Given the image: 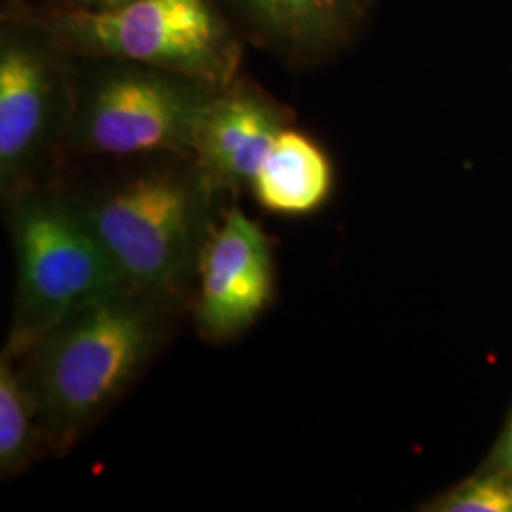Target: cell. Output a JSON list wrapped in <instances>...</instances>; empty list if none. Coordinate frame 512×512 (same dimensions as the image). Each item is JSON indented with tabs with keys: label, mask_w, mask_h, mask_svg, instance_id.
<instances>
[{
	"label": "cell",
	"mask_w": 512,
	"mask_h": 512,
	"mask_svg": "<svg viewBox=\"0 0 512 512\" xmlns=\"http://www.w3.org/2000/svg\"><path fill=\"white\" fill-rule=\"evenodd\" d=\"M179 306L124 289L18 353L50 454H67L143 376L169 338Z\"/></svg>",
	"instance_id": "obj_1"
},
{
	"label": "cell",
	"mask_w": 512,
	"mask_h": 512,
	"mask_svg": "<svg viewBox=\"0 0 512 512\" xmlns=\"http://www.w3.org/2000/svg\"><path fill=\"white\" fill-rule=\"evenodd\" d=\"M219 196L190 158H173L78 203L128 287L183 304Z\"/></svg>",
	"instance_id": "obj_2"
},
{
	"label": "cell",
	"mask_w": 512,
	"mask_h": 512,
	"mask_svg": "<svg viewBox=\"0 0 512 512\" xmlns=\"http://www.w3.org/2000/svg\"><path fill=\"white\" fill-rule=\"evenodd\" d=\"M6 202L16 255L14 319L6 344L16 353L74 313L131 289L78 200L38 183Z\"/></svg>",
	"instance_id": "obj_3"
},
{
	"label": "cell",
	"mask_w": 512,
	"mask_h": 512,
	"mask_svg": "<svg viewBox=\"0 0 512 512\" xmlns=\"http://www.w3.org/2000/svg\"><path fill=\"white\" fill-rule=\"evenodd\" d=\"M38 18L74 59L139 63L215 88L238 78L239 40L211 0H135L107 12L54 6Z\"/></svg>",
	"instance_id": "obj_4"
},
{
	"label": "cell",
	"mask_w": 512,
	"mask_h": 512,
	"mask_svg": "<svg viewBox=\"0 0 512 512\" xmlns=\"http://www.w3.org/2000/svg\"><path fill=\"white\" fill-rule=\"evenodd\" d=\"M84 61L92 67L74 71L65 150L109 158H190L198 116L215 86L139 63Z\"/></svg>",
	"instance_id": "obj_5"
},
{
	"label": "cell",
	"mask_w": 512,
	"mask_h": 512,
	"mask_svg": "<svg viewBox=\"0 0 512 512\" xmlns=\"http://www.w3.org/2000/svg\"><path fill=\"white\" fill-rule=\"evenodd\" d=\"M74 57L37 14H10L0 31V186L4 200L38 184L65 150Z\"/></svg>",
	"instance_id": "obj_6"
},
{
	"label": "cell",
	"mask_w": 512,
	"mask_h": 512,
	"mask_svg": "<svg viewBox=\"0 0 512 512\" xmlns=\"http://www.w3.org/2000/svg\"><path fill=\"white\" fill-rule=\"evenodd\" d=\"M274 245L238 203L222 209L203 241L188 306L203 340H238L275 298Z\"/></svg>",
	"instance_id": "obj_7"
},
{
	"label": "cell",
	"mask_w": 512,
	"mask_h": 512,
	"mask_svg": "<svg viewBox=\"0 0 512 512\" xmlns=\"http://www.w3.org/2000/svg\"><path fill=\"white\" fill-rule=\"evenodd\" d=\"M291 124V110L238 76L205 101L190 160L217 194L238 196L249 190L275 137Z\"/></svg>",
	"instance_id": "obj_8"
},
{
	"label": "cell",
	"mask_w": 512,
	"mask_h": 512,
	"mask_svg": "<svg viewBox=\"0 0 512 512\" xmlns=\"http://www.w3.org/2000/svg\"><path fill=\"white\" fill-rule=\"evenodd\" d=\"M256 42L281 61H323L355 35L368 0H224Z\"/></svg>",
	"instance_id": "obj_9"
},
{
	"label": "cell",
	"mask_w": 512,
	"mask_h": 512,
	"mask_svg": "<svg viewBox=\"0 0 512 512\" xmlns=\"http://www.w3.org/2000/svg\"><path fill=\"white\" fill-rule=\"evenodd\" d=\"M332 186L329 154L291 124L275 137L247 192L264 211L298 219L319 211L329 200Z\"/></svg>",
	"instance_id": "obj_10"
},
{
	"label": "cell",
	"mask_w": 512,
	"mask_h": 512,
	"mask_svg": "<svg viewBox=\"0 0 512 512\" xmlns=\"http://www.w3.org/2000/svg\"><path fill=\"white\" fill-rule=\"evenodd\" d=\"M48 452L37 403L18 353H0V476L12 480Z\"/></svg>",
	"instance_id": "obj_11"
},
{
	"label": "cell",
	"mask_w": 512,
	"mask_h": 512,
	"mask_svg": "<svg viewBox=\"0 0 512 512\" xmlns=\"http://www.w3.org/2000/svg\"><path fill=\"white\" fill-rule=\"evenodd\" d=\"M446 512H512V484L503 478H480L437 505Z\"/></svg>",
	"instance_id": "obj_12"
},
{
	"label": "cell",
	"mask_w": 512,
	"mask_h": 512,
	"mask_svg": "<svg viewBox=\"0 0 512 512\" xmlns=\"http://www.w3.org/2000/svg\"><path fill=\"white\" fill-rule=\"evenodd\" d=\"M135 0H54V6L67 10H82V12H107L122 6H128Z\"/></svg>",
	"instance_id": "obj_13"
},
{
	"label": "cell",
	"mask_w": 512,
	"mask_h": 512,
	"mask_svg": "<svg viewBox=\"0 0 512 512\" xmlns=\"http://www.w3.org/2000/svg\"><path fill=\"white\" fill-rule=\"evenodd\" d=\"M503 463L512 471V420L505 442H503Z\"/></svg>",
	"instance_id": "obj_14"
}]
</instances>
